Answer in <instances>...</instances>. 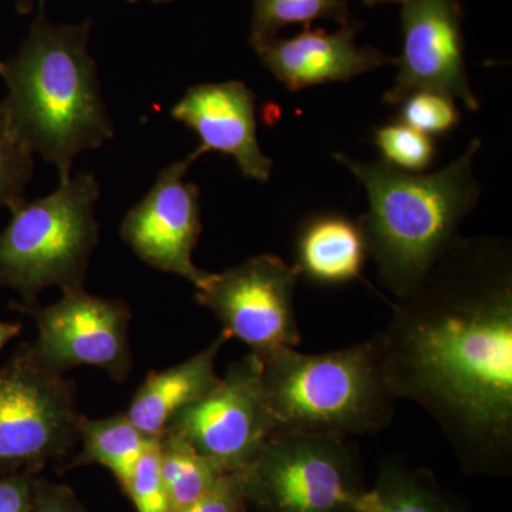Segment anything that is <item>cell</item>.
I'll return each instance as SVG.
<instances>
[{"mask_svg":"<svg viewBox=\"0 0 512 512\" xmlns=\"http://www.w3.org/2000/svg\"><path fill=\"white\" fill-rule=\"evenodd\" d=\"M373 338L394 396L433 417L464 471L510 474V242L458 237Z\"/></svg>","mask_w":512,"mask_h":512,"instance_id":"6da1fadb","label":"cell"},{"mask_svg":"<svg viewBox=\"0 0 512 512\" xmlns=\"http://www.w3.org/2000/svg\"><path fill=\"white\" fill-rule=\"evenodd\" d=\"M37 5L18 52L3 62L8 96L0 110L23 146L55 165L64 184L74 158L104 146L114 126L89 53L92 22L56 25L47 18L46 0Z\"/></svg>","mask_w":512,"mask_h":512,"instance_id":"7a4b0ae2","label":"cell"},{"mask_svg":"<svg viewBox=\"0 0 512 512\" xmlns=\"http://www.w3.org/2000/svg\"><path fill=\"white\" fill-rule=\"evenodd\" d=\"M480 147V140L471 141L453 163L433 174L404 173L382 160L365 163L335 154L365 187L369 210L357 222L380 282L397 301L426 279L476 208L481 188L473 163Z\"/></svg>","mask_w":512,"mask_h":512,"instance_id":"3957f363","label":"cell"},{"mask_svg":"<svg viewBox=\"0 0 512 512\" xmlns=\"http://www.w3.org/2000/svg\"><path fill=\"white\" fill-rule=\"evenodd\" d=\"M275 434L366 436L393 421L397 397L375 338L308 355L278 348L258 355Z\"/></svg>","mask_w":512,"mask_h":512,"instance_id":"277c9868","label":"cell"},{"mask_svg":"<svg viewBox=\"0 0 512 512\" xmlns=\"http://www.w3.org/2000/svg\"><path fill=\"white\" fill-rule=\"evenodd\" d=\"M99 198L97 178L79 173L52 194L10 211L12 220L0 232V286L18 291L23 305H35L52 286L84 288L99 241Z\"/></svg>","mask_w":512,"mask_h":512,"instance_id":"5b68a950","label":"cell"},{"mask_svg":"<svg viewBox=\"0 0 512 512\" xmlns=\"http://www.w3.org/2000/svg\"><path fill=\"white\" fill-rule=\"evenodd\" d=\"M244 476L259 512H355L367 490L355 444L320 434H274Z\"/></svg>","mask_w":512,"mask_h":512,"instance_id":"8992f818","label":"cell"},{"mask_svg":"<svg viewBox=\"0 0 512 512\" xmlns=\"http://www.w3.org/2000/svg\"><path fill=\"white\" fill-rule=\"evenodd\" d=\"M63 375L43 365L30 343L0 367V476L32 474L79 441L76 387Z\"/></svg>","mask_w":512,"mask_h":512,"instance_id":"52a82bcc","label":"cell"},{"mask_svg":"<svg viewBox=\"0 0 512 512\" xmlns=\"http://www.w3.org/2000/svg\"><path fill=\"white\" fill-rule=\"evenodd\" d=\"M164 433L181 437L221 473L245 470L275 434L262 384V362L249 353L197 402L175 414Z\"/></svg>","mask_w":512,"mask_h":512,"instance_id":"ba28073f","label":"cell"},{"mask_svg":"<svg viewBox=\"0 0 512 512\" xmlns=\"http://www.w3.org/2000/svg\"><path fill=\"white\" fill-rule=\"evenodd\" d=\"M295 265L279 256H254L221 274H208L195 291V302L210 309L229 338H237L255 355L301 345L296 320Z\"/></svg>","mask_w":512,"mask_h":512,"instance_id":"9c48e42d","label":"cell"},{"mask_svg":"<svg viewBox=\"0 0 512 512\" xmlns=\"http://www.w3.org/2000/svg\"><path fill=\"white\" fill-rule=\"evenodd\" d=\"M13 309L35 320L33 350L49 369L64 373L74 367H97L116 382L130 375L131 312L126 302L99 298L84 288H69L63 289L62 298L52 305L15 303Z\"/></svg>","mask_w":512,"mask_h":512,"instance_id":"30bf717a","label":"cell"},{"mask_svg":"<svg viewBox=\"0 0 512 512\" xmlns=\"http://www.w3.org/2000/svg\"><path fill=\"white\" fill-rule=\"evenodd\" d=\"M402 55L393 57L396 80L384 94L400 104L416 92H436L480 110L464 62L463 9L457 0H407L402 9Z\"/></svg>","mask_w":512,"mask_h":512,"instance_id":"8fae6325","label":"cell"},{"mask_svg":"<svg viewBox=\"0 0 512 512\" xmlns=\"http://www.w3.org/2000/svg\"><path fill=\"white\" fill-rule=\"evenodd\" d=\"M198 158L201 156L194 150L164 168L120 227L121 238L141 261L181 276L195 288L210 274L192 261L202 231L200 188L185 181V174Z\"/></svg>","mask_w":512,"mask_h":512,"instance_id":"7c38bea8","label":"cell"},{"mask_svg":"<svg viewBox=\"0 0 512 512\" xmlns=\"http://www.w3.org/2000/svg\"><path fill=\"white\" fill-rule=\"evenodd\" d=\"M171 117L190 127L200 156L220 151L237 161L245 177L266 183L272 160L259 147L256 136L255 94L242 82L204 83L190 87L171 110Z\"/></svg>","mask_w":512,"mask_h":512,"instance_id":"4fadbf2b","label":"cell"},{"mask_svg":"<svg viewBox=\"0 0 512 512\" xmlns=\"http://www.w3.org/2000/svg\"><path fill=\"white\" fill-rule=\"evenodd\" d=\"M362 23H349L335 33L305 29L291 39H275L255 46L256 55L291 92L316 84L349 82L353 77L393 63L375 47H359L355 37Z\"/></svg>","mask_w":512,"mask_h":512,"instance_id":"5bb4252c","label":"cell"},{"mask_svg":"<svg viewBox=\"0 0 512 512\" xmlns=\"http://www.w3.org/2000/svg\"><path fill=\"white\" fill-rule=\"evenodd\" d=\"M229 339L228 333L222 330L210 346L180 365L148 373L128 407V420L147 437L163 436L175 414L197 402L220 382L215 362Z\"/></svg>","mask_w":512,"mask_h":512,"instance_id":"9a60e30c","label":"cell"},{"mask_svg":"<svg viewBox=\"0 0 512 512\" xmlns=\"http://www.w3.org/2000/svg\"><path fill=\"white\" fill-rule=\"evenodd\" d=\"M366 256L359 222L345 215L323 214L299 231L295 266L313 284L336 286L359 279Z\"/></svg>","mask_w":512,"mask_h":512,"instance_id":"2e32d148","label":"cell"},{"mask_svg":"<svg viewBox=\"0 0 512 512\" xmlns=\"http://www.w3.org/2000/svg\"><path fill=\"white\" fill-rule=\"evenodd\" d=\"M355 512H471L456 494L446 490L424 468L386 460L376 483L367 488Z\"/></svg>","mask_w":512,"mask_h":512,"instance_id":"e0dca14e","label":"cell"},{"mask_svg":"<svg viewBox=\"0 0 512 512\" xmlns=\"http://www.w3.org/2000/svg\"><path fill=\"white\" fill-rule=\"evenodd\" d=\"M151 439L128 420L126 413L99 420L83 416L79 424L82 453L76 463L106 467L124 488Z\"/></svg>","mask_w":512,"mask_h":512,"instance_id":"ac0fdd59","label":"cell"},{"mask_svg":"<svg viewBox=\"0 0 512 512\" xmlns=\"http://www.w3.org/2000/svg\"><path fill=\"white\" fill-rule=\"evenodd\" d=\"M160 467L170 512L195 503L224 474L187 441L171 433L160 437Z\"/></svg>","mask_w":512,"mask_h":512,"instance_id":"d6986e66","label":"cell"},{"mask_svg":"<svg viewBox=\"0 0 512 512\" xmlns=\"http://www.w3.org/2000/svg\"><path fill=\"white\" fill-rule=\"evenodd\" d=\"M318 19H332L342 26L352 23L348 0H254L252 3V47L275 39L285 26L305 25Z\"/></svg>","mask_w":512,"mask_h":512,"instance_id":"ffe728a7","label":"cell"},{"mask_svg":"<svg viewBox=\"0 0 512 512\" xmlns=\"http://www.w3.org/2000/svg\"><path fill=\"white\" fill-rule=\"evenodd\" d=\"M375 144L382 161L404 173H423L433 163L436 154L430 136L414 130L402 121L376 128Z\"/></svg>","mask_w":512,"mask_h":512,"instance_id":"44dd1931","label":"cell"},{"mask_svg":"<svg viewBox=\"0 0 512 512\" xmlns=\"http://www.w3.org/2000/svg\"><path fill=\"white\" fill-rule=\"evenodd\" d=\"M33 154L23 146L0 110V208L10 211L25 202L26 187L32 180Z\"/></svg>","mask_w":512,"mask_h":512,"instance_id":"7402d4cb","label":"cell"},{"mask_svg":"<svg viewBox=\"0 0 512 512\" xmlns=\"http://www.w3.org/2000/svg\"><path fill=\"white\" fill-rule=\"evenodd\" d=\"M400 121L426 134L441 136L460 121V111L451 97L436 92H416L400 103Z\"/></svg>","mask_w":512,"mask_h":512,"instance_id":"603a6c76","label":"cell"},{"mask_svg":"<svg viewBox=\"0 0 512 512\" xmlns=\"http://www.w3.org/2000/svg\"><path fill=\"white\" fill-rule=\"evenodd\" d=\"M137 512H170L160 467V437H153L126 487Z\"/></svg>","mask_w":512,"mask_h":512,"instance_id":"cb8c5ba5","label":"cell"},{"mask_svg":"<svg viewBox=\"0 0 512 512\" xmlns=\"http://www.w3.org/2000/svg\"><path fill=\"white\" fill-rule=\"evenodd\" d=\"M247 503L244 470L231 471L221 474L195 503L177 512H244Z\"/></svg>","mask_w":512,"mask_h":512,"instance_id":"d4e9b609","label":"cell"},{"mask_svg":"<svg viewBox=\"0 0 512 512\" xmlns=\"http://www.w3.org/2000/svg\"><path fill=\"white\" fill-rule=\"evenodd\" d=\"M36 481L30 473L0 476V512H33Z\"/></svg>","mask_w":512,"mask_h":512,"instance_id":"484cf974","label":"cell"},{"mask_svg":"<svg viewBox=\"0 0 512 512\" xmlns=\"http://www.w3.org/2000/svg\"><path fill=\"white\" fill-rule=\"evenodd\" d=\"M33 512H80V510L69 490L36 483Z\"/></svg>","mask_w":512,"mask_h":512,"instance_id":"4316f807","label":"cell"},{"mask_svg":"<svg viewBox=\"0 0 512 512\" xmlns=\"http://www.w3.org/2000/svg\"><path fill=\"white\" fill-rule=\"evenodd\" d=\"M22 332L20 323L0 322V350Z\"/></svg>","mask_w":512,"mask_h":512,"instance_id":"83f0119b","label":"cell"},{"mask_svg":"<svg viewBox=\"0 0 512 512\" xmlns=\"http://www.w3.org/2000/svg\"><path fill=\"white\" fill-rule=\"evenodd\" d=\"M13 2H15L16 10H18L20 15H28V13L35 9V5L39 0H13ZM127 2L136 3L140 2V0H127Z\"/></svg>","mask_w":512,"mask_h":512,"instance_id":"f1b7e54d","label":"cell"},{"mask_svg":"<svg viewBox=\"0 0 512 512\" xmlns=\"http://www.w3.org/2000/svg\"><path fill=\"white\" fill-rule=\"evenodd\" d=\"M407 0H363L365 5L370 6V8H375L377 5H386V3H404Z\"/></svg>","mask_w":512,"mask_h":512,"instance_id":"f546056e","label":"cell"},{"mask_svg":"<svg viewBox=\"0 0 512 512\" xmlns=\"http://www.w3.org/2000/svg\"><path fill=\"white\" fill-rule=\"evenodd\" d=\"M151 2H154V3H167V2H171V0H151Z\"/></svg>","mask_w":512,"mask_h":512,"instance_id":"4dcf8cb0","label":"cell"},{"mask_svg":"<svg viewBox=\"0 0 512 512\" xmlns=\"http://www.w3.org/2000/svg\"><path fill=\"white\" fill-rule=\"evenodd\" d=\"M3 66H5V64H3V62H0V76H2L3 73Z\"/></svg>","mask_w":512,"mask_h":512,"instance_id":"1f68e13d","label":"cell"}]
</instances>
